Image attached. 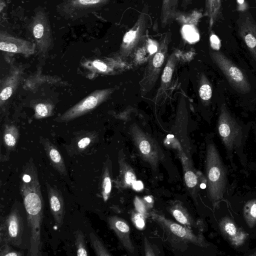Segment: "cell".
<instances>
[{
    "mask_svg": "<svg viewBox=\"0 0 256 256\" xmlns=\"http://www.w3.org/2000/svg\"><path fill=\"white\" fill-rule=\"evenodd\" d=\"M24 224L17 208H12L2 221L0 228V244L19 246L22 242Z\"/></svg>",
    "mask_w": 256,
    "mask_h": 256,
    "instance_id": "ba28073f",
    "label": "cell"
},
{
    "mask_svg": "<svg viewBox=\"0 0 256 256\" xmlns=\"http://www.w3.org/2000/svg\"><path fill=\"white\" fill-rule=\"evenodd\" d=\"M23 254L12 248L8 244H2L0 248V256H22Z\"/></svg>",
    "mask_w": 256,
    "mask_h": 256,
    "instance_id": "d6a6232c",
    "label": "cell"
},
{
    "mask_svg": "<svg viewBox=\"0 0 256 256\" xmlns=\"http://www.w3.org/2000/svg\"></svg>",
    "mask_w": 256,
    "mask_h": 256,
    "instance_id": "f6af8a7d",
    "label": "cell"
},
{
    "mask_svg": "<svg viewBox=\"0 0 256 256\" xmlns=\"http://www.w3.org/2000/svg\"><path fill=\"white\" fill-rule=\"evenodd\" d=\"M172 68L170 64V63L168 62V65L164 68V70L162 76V79L164 82L167 83L170 80L172 74Z\"/></svg>",
    "mask_w": 256,
    "mask_h": 256,
    "instance_id": "e575fe53",
    "label": "cell"
},
{
    "mask_svg": "<svg viewBox=\"0 0 256 256\" xmlns=\"http://www.w3.org/2000/svg\"><path fill=\"white\" fill-rule=\"evenodd\" d=\"M36 118H42L50 116L52 114V106L48 103L40 102L34 106Z\"/></svg>",
    "mask_w": 256,
    "mask_h": 256,
    "instance_id": "4dcf8cb0",
    "label": "cell"
},
{
    "mask_svg": "<svg viewBox=\"0 0 256 256\" xmlns=\"http://www.w3.org/2000/svg\"><path fill=\"white\" fill-rule=\"evenodd\" d=\"M144 249L146 256H156L154 250L146 238L144 239Z\"/></svg>",
    "mask_w": 256,
    "mask_h": 256,
    "instance_id": "8d00e7d4",
    "label": "cell"
},
{
    "mask_svg": "<svg viewBox=\"0 0 256 256\" xmlns=\"http://www.w3.org/2000/svg\"><path fill=\"white\" fill-rule=\"evenodd\" d=\"M206 178L208 198L214 207L224 198L227 186V172L219 151L212 140L206 141Z\"/></svg>",
    "mask_w": 256,
    "mask_h": 256,
    "instance_id": "277c9868",
    "label": "cell"
},
{
    "mask_svg": "<svg viewBox=\"0 0 256 256\" xmlns=\"http://www.w3.org/2000/svg\"><path fill=\"white\" fill-rule=\"evenodd\" d=\"M204 15L208 20V29L210 30L222 16L221 0H205Z\"/></svg>",
    "mask_w": 256,
    "mask_h": 256,
    "instance_id": "d4e9b609",
    "label": "cell"
},
{
    "mask_svg": "<svg viewBox=\"0 0 256 256\" xmlns=\"http://www.w3.org/2000/svg\"><path fill=\"white\" fill-rule=\"evenodd\" d=\"M100 186L101 196L106 202L110 196L112 188V165L108 158L104 164Z\"/></svg>",
    "mask_w": 256,
    "mask_h": 256,
    "instance_id": "cb8c5ba5",
    "label": "cell"
},
{
    "mask_svg": "<svg viewBox=\"0 0 256 256\" xmlns=\"http://www.w3.org/2000/svg\"><path fill=\"white\" fill-rule=\"evenodd\" d=\"M248 255L256 256V248L252 252V253Z\"/></svg>",
    "mask_w": 256,
    "mask_h": 256,
    "instance_id": "7bdbcfd3",
    "label": "cell"
},
{
    "mask_svg": "<svg viewBox=\"0 0 256 256\" xmlns=\"http://www.w3.org/2000/svg\"><path fill=\"white\" fill-rule=\"evenodd\" d=\"M93 138L92 136H86L80 139L76 145V152H80L88 148L92 142Z\"/></svg>",
    "mask_w": 256,
    "mask_h": 256,
    "instance_id": "1f68e13d",
    "label": "cell"
},
{
    "mask_svg": "<svg viewBox=\"0 0 256 256\" xmlns=\"http://www.w3.org/2000/svg\"><path fill=\"white\" fill-rule=\"evenodd\" d=\"M218 226L222 236L234 248L244 250L247 248L250 236L232 216L222 217Z\"/></svg>",
    "mask_w": 256,
    "mask_h": 256,
    "instance_id": "9c48e42d",
    "label": "cell"
},
{
    "mask_svg": "<svg viewBox=\"0 0 256 256\" xmlns=\"http://www.w3.org/2000/svg\"><path fill=\"white\" fill-rule=\"evenodd\" d=\"M112 92V89L96 90L93 92L68 110L58 118V120L60 122H69L86 114L104 101Z\"/></svg>",
    "mask_w": 256,
    "mask_h": 256,
    "instance_id": "8fae6325",
    "label": "cell"
},
{
    "mask_svg": "<svg viewBox=\"0 0 256 256\" xmlns=\"http://www.w3.org/2000/svg\"><path fill=\"white\" fill-rule=\"evenodd\" d=\"M41 142L53 168L60 174L66 176L67 170L65 162L57 148L47 139H42Z\"/></svg>",
    "mask_w": 256,
    "mask_h": 256,
    "instance_id": "ffe728a7",
    "label": "cell"
},
{
    "mask_svg": "<svg viewBox=\"0 0 256 256\" xmlns=\"http://www.w3.org/2000/svg\"><path fill=\"white\" fill-rule=\"evenodd\" d=\"M51 214L55 223L61 227L65 216V206L61 192L55 186L46 184Z\"/></svg>",
    "mask_w": 256,
    "mask_h": 256,
    "instance_id": "e0dca14e",
    "label": "cell"
},
{
    "mask_svg": "<svg viewBox=\"0 0 256 256\" xmlns=\"http://www.w3.org/2000/svg\"><path fill=\"white\" fill-rule=\"evenodd\" d=\"M40 70H39L40 76V80H37L32 82H26L24 86L26 89L29 90H34L40 84L44 82H50L52 84H56L61 81V79L60 78H56V76H45L42 74Z\"/></svg>",
    "mask_w": 256,
    "mask_h": 256,
    "instance_id": "f546056e",
    "label": "cell"
},
{
    "mask_svg": "<svg viewBox=\"0 0 256 256\" xmlns=\"http://www.w3.org/2000/svg\"><path fill=\"white\" fill-rule=\"evenodd\" d=\"M255 1H256V0H255Z\"/></svg>",
    "mask_w": 256,
    "mask_h": 256,
    "instance_id": "ee69618b",
    "label": "cell"
},
{
    "mask_svg": "<svg viewBox=\"0 0 256 256\" xmlns=\"http://www.w3.org/2000/svg\"><path fill=\"white\" fill-rule=\"evenodd\" d=\"M180 0H162L160 22L162 28H165L176 18Z\"/></svg>",
    "mask_w": 256,
    "mask_h": 256,
    "instance_id": "603a6c76",
    "label": "cell"
},
{
    "mask_svg": "<svg viewBox=\"0 0 256 256\" xmlns=\"http://www.w3.org/2000/svg\"><path fill=\"white\" fill-rule=\"evenodd\" d=\"M20 190L30 232V248L28 254L41 256L44 201L37 170L33 162H27L23 168Z\"/></svg>",
    "mask_w": 256,
    "mask_h": 256,
    "instance_id": "7a4b0ae2",
    "label": "cell"
},
{
    "mask_svg": "<svg viewBox=\"0 0 256 256\" xmlns=\"http://www.w3.org/2000/svg\"><path fill=\"white\" fill-rule=\"evenodd\" d=\"M192 0H182L181 7L186 9L192 2Z\"/></svg>",
    "mask_w": 256,
    "mask_h": 256,
    "instance_id": "f35d334b",
    "label": "cell"
},
{
    "mask_svg": "<svg viewBox=\"0 0 256 256\" xmlns=\"http://www.w3.org/2000/svg\"><path fill=\"white\" fill-rule=\"evenodd\" d=\"M118 162L119 174L114 180L116 186L121 190L132 188L134 184L137 181L136 175L134 170L126 160L122 152L119 153Z\"/></svg>",
    "mask_w": 256,
    "mask_h": 256,
    "instance_id": "d6986e66",
    "label": "cell"
},
{
    "mask_svg": "<svg viewBox=\"0 0 256 256\" xmlns=\"http://www.w3.org/2000/svg\"><path fill=\"white\" fill-rule=\"evenodd\" d=\"M89 236L91 246L96 256H110L112 255L95 233L91 232L90 233Z\"/></svg>",
    "mask_w": 256,
    "mask_h": 256,
    "instance_id": "83f0119b",
    "label": "cell"
},
{
    "mask_svg": "<svg viewBox=\"0 0 256 256\" xmlns=\"http://www.w3.org/2000/svg\"><path fill=\"white\" fill-rule=\"evenodd\" d=\"M23 74V67L11 66L8 74L1 79L0 84V106L1 108L16 90L20 82Z\"/></svg>",
    "mask_w": 256,
    "mask_h": 256,
    "instance_id": "2e32d148",
    "label": "cell"
},
{
    "mask_svg": "<svg viewBox=\"0 0 256 256\" xmlns=\"http://www.w3.org/2000/svg\"><path fill=\"white\" fill-rule=\"evenodd\" d=\"M29 28L39 54L44 56L50 48L53 39L48 16L40 10L35 13Z\"/></svg>",
    "mask_w": 256,
    "mask_h": 256,
    "instance_id": "30bf717a",
    "label": "cell"
},
{
    "mask_svg": "<svg viewBox=\"0 0 256 256\" xmlns=\"http://www.w3.org/2000/svg\"><path fill=\"white\" fill-rule=\"evenodd\" d=\"M109 0H68L63 6L64 10L72 14L89 8H97L106 4Z\"/></svg>",
    "mask_w": 256,
    "mask_h": 256,
    "instance_id": "7402d4cb",
    "label": "cell"
},
{
    "mask_svg": "<svg viewBox=\"0 0 256 256\" xmlns=\"http://www.w3.org/2000/svg\"><path fill=\"white\" fill-rule=\"evenodd\" d=\"M148 50L150 54H153L154 52H156V51L158 50V48L156 46L150 44L148 46Z\"/></svg>",
    "mask_w": 256,
    "mask_h": 256,
    "instance_id": "60d3db41",
    "label": "cell"
},
{
    "mask_svg": "<svg viewBox=\"0 0 256 256\" xmlns=\"http://www.w3.org/2000/svg\"><path fill=\"white\" fill-rule=\"evenodd\" d=\"M178 156L182 166L184 178L186 189L193 198H196L200 188L206 186V180L200 172H196L192 160L184 152H179Z\"/></svg>",
    "mask_w": 256,
    "mask_h": 256,
    "instance_id": "4fadbf2b",
    "label": "cell"
},
{
    "mask_svg": "<svg viewBox=\"0 0 256 256\" xmlns=\"http://www.w3.org/2000/svg\"><path fill=\"white\" fill-rule=\"evenodd\" d=\"M152 220L160 226L171 243L176 244H192L202 248L209 244L201 234H196L192 229L178 224L156 211L150 212Z\"/></svg>",
    "mask_w": 256,
    "mask_h": 256,
    "instance_id": "5b68a950",
    "label": "cell"
},
{
    "mask_svg": "<svg viewBox=\"0 0 256 256\" xmlns=\"http://www.w3.org/2000/svg\"><path fill=\"white\" fill-rule=\"evenodd\" d=\"M253 126H254L255 139H256V118H255L254 123L253 124Z\"/></svg>",
    "mask_w": 256,
    "mask_h": 256,
    "instance_id": "b9f144b4",
    "label": "cell"
},
{
    "mask_svg": "<svg viewBox=\"0 0 256 256\" xmlns=\"http://www.w3.org/2000/svg\"><path fill=\"white\" fill-rule=\"evenodd\" d=\"M18 136V130L16 126L14 125H7L5 126L3 140L4 146L8 150H12L15 148Z\"/></svg>",
    "mask_w": 256,
    "mask_h": 256,
    "instance_id": "484cf974",
    "label": "cell"
},
{
    "mask_svg": "<svg viewBox=\"0 0 256 256\" xmlns=\"http://www.w3.org/2000/svg\"><path fill=\"white\" fill-rule=\"evenodd\" d=\"M136 206L137 208H138V211L141 213L142 212L144 213L145 211V208L144 206V203L142 204V202L140 200L139 198H138L137 200H136Z\"/></svg>",
    "mask_w": 256,
    "mask_h": 256,
    "instance_id": "74e56055",
    "label": "cell"
},
{
    "mask_svg": "<svg viewBox=\"0 0 256 256\" xmlns=\"http://www.w3.org/2000/svg\"><path fill=\"white\" fill-rule=\"evenodd\" d=\"M238 211L237 222L252 237L256 234V196H245Z\"/></svg>",
    "mask_w": 256,
    "mask_h": 256,
    "instance_id": "9a60e30c",
    "label": "cell"
},
{
    "mask_svg": "<svg viewBox=\"0 0 256 256\" xmlns=\"http://www.w3.org/2000/svg\"><path fill=\"white\" fill-rule=\"evenodd\" d=\"M130 130L132 140L140 156L154 170H156L164 157L159 145L136 126H132Z\"/></svg>",
    "mask_w": 256,
    "mask_h": 256,
    "instance_id": "8992f818",
    "label": "cell"
},
{
    "mask_svg": "<svg viewBox=\"0 0 256 256\" xmlns=\"http://www.w3.org/2000/svg\"><path fill=\"white\" fill-rule=\"evenodd\" d=\"M238 32L250 54V64L256 75V21L248 10L240 11L236 20Z\"/></svg>",
    "mask_w": 256,
    "mask_h": 256,
    "instance_id": "52a82bcc",
    "label": "cell"
},
{
    "mask_svg": "<svg viewBox=\"0 0 256 256\" xmlns=\"http://www.w3.org/2000/svg\"><path fill=\"white\" fill-rule=\"evenodd\" d=\"M210 56L240 106L254 111L256 107V75L251 68L243 62H235L218 50H210Z\"/></svg>",
    "mask_w": 256,
    "mask_h": 256,
    "instance_id": "6da1fadb",
    "label": "cell"
},
{
    "mask_svg": "<svg viewBox=\"0 0 256 256\" xmlns=\"http://www.w3.org/2000/svg\"><path fill=\"white\" fill-rule=\"evenodd\" d=\"M75 245L76 250V254L79 256H87L88 255L85 236L83 232L78 230L74 232Z\"/></svg>",
    "mask_w": 256,
    "mask_h": 256,
    "instance_id": "f1b7e54d",
    "label": "cell"
},
{
    "mask_svg": "<svg viewBox=\"0 0 256 256\" xmlns=\"http://www.w3.org/2000/svg\"><path fill=\"white\" fill-rule=\"evenodd\" d=\"M212 85L208 78L204 74H202L198 94L200 99L206 106H209L212 96Z\"/></svg>",
    "mask_w": 256,
    "mask_h": 256,
    "instance_id": "4316f807",
    "label": "cell"
},
{
    "mask_svg": "<svg viewBox=\"0 0 256 256\" xmlns=\"http://www.w3.org/2000/svg\"><path fill=\"white\" fill-rule=\"evenodd\" d=\"M0 50L4 52L21 54L28 57L35 53L36 47L34 42L14 36L2 30L0 32Z\"/></svg>",
    "mask_w": 256,
    "mask_h": 256,
    "instance_id": "5bb4252c",
    "label": "cell"
},
{
    "mask_svg": "<svg viewBox=\"0 0 256 256\" xmlns=\"http://www.w3.org/2000/svg\"><path fill=\"white\" fill-rule=\"evenodd\" d=\"M168 209L170 213L181 224L190 229L196 227L198 224L186 207L180 202H173Z\"/></svg>",
    "mask_w": 256,
    "mask_h": 256,
    "instance_id": "44dd1931",
    "label": "cell"
},
{
    "mask_svg": "<svg viewBox=\"0 0 256 256\" xmlns=\"http://www.w3.org/2000/svg\"><path fill=\"white\" fill-rule=\"evenodd\" d=\"M108 223L123 247L128 252L133 253L134 247L130 237V228L128 222L123 218L114 216L108 218Z\"/></svg>",
    "mask_w": 256,
    "mask_h": 256,
    "instance_id": "ac0fdd59",
    "label": "cell"
},
{
    "mask_svg": "<svg viewBox=\"0 0 256 256\" xmlns=\"http://www.w3.org/2000/svg\"><path fill=\"white\" fill-rule=\"evenodd\" d=\"M218 108L216 130L227 156L232 164L234 154H236L242 164L246 166L244 147L253 124L250 122L246 124L230 109L224 92L218 100Z\"/></svg>",
    "mask_w": 256,
    "mask_h": 256,
    "instance_id": "3957f363",
    "label": "cell"
},
{
    "mask_svg": "<svg viewBox=\"0 0 256 256\" xmlns=\"http://www.w3.org/2000/svg\"><path fill=\"white\" fill-rule=\"evenodd\" d=\"M148 12V6L146 5L134 26L124 36L120 48L123 53H129L144 38L150 20Z\"/></svg>",
    "mask_w": 256,
    "mask_h": 256,
    "instance_id": "7c38bea8",
    "label": "cell"
},
{
    "mask_svg": "<svg viewBox=\"0 0 256 256\" xmlns=\"http://www.w3.org/2000/svg\"><path fill=\"white\" fill-rule=\"evenodd\" d=\"M92 66L95 69L102 72L107 70V66L102 61L100 60H95L92 62Z\"/></svg>",
    "mask_w": 256,
    "mask_h": 256,
    "instance_id": "d590c367",
    "label": "cell"
},
{
    "mask_svg": "<svg viewBox=\"0 0 256 256\" xmlns=\"http://www.w3.org/2000/svg\"><path fill=\"white\" fill-rule=\"evenodd\" d=\"M132 220L138 228H142L144 226L145 222L144 216L138 211V212H134L132 213Z\"/></svg>",
    "mask_w": 256,
    "mask_h": 256,
    "instance_id": "836d02e7",
    "label": "cell"
},
{
    "mask_svg": "<svg viewBox=\"0 0 256 256\" xmlns=\"http://www.w3.org/2000/svg\"><path fill=\"white\" fill-rule=\"evenodd\" d=\"M132 188L136 190H140L142 188V183L140 182L136 181L132 186Z\"/></svg>",
    "mask_w": 256,
    "mask_h": 256,
    "instance_id": "ab89813d",
    "label": "cell"
}]
</instances>
